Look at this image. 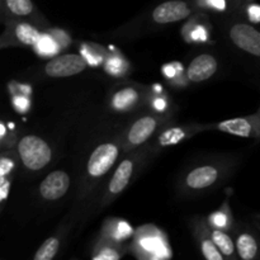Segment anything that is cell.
Returning a JSON list of instances; mask_svg holds the SVG:
<instances>
[{"label":"cell","instance_id":"6da1fadb","mask_svg":"<svg viewBox=\"0 0 260 260\" xmlns=\"http://www.w3.org/2000/svg\"><path fill=\"white\" fill-rule=\"evenodd\" d=\"M23 164L30 170L42 169L50 162L51 149L42 139L37 136H25L18 145Z\"/></svg>","mask_w":260,"mask_h":260},{"label":"cell","instance_id":"7a4b0ae2","mask_svg":"<svg viewBox=\"0 0 260 260\" xmlns=\"http://www.w3.org/2000/svg\"><path fill=\"white\" fill-rule=\"evenodd\" d=\"M86 68V60L84 56L63 55L52 58L46 65V73L52 78H66L76 75Z\"/></svg>","mask_w":260,"mask_h":260},{"label":"cell","instance_id":"3957f363","mask_svg":"<svg viewBox=\"0 0 260 260\" xmlns=\"http://www.w3.org/2000/svg\"><path fill=\"white\" fill-rule=\"evenodd\" d=\"M118 156V149L113 144H103L96 147L88 161V172L91 177L106 174Z\"/></svg>","mask_w":260,"mask_h":260},{"label":"cell","instance_id":"277c9868","mask_svg":"<svg viewBox=\"0 0 260 260\" xmlns=\"http://www.w3.org/2000/svg\"><path fill=\"white\" fill-rule=\"evenodd\" d=\"M231 40L238 47L260 57V32L249 24H236L231 28Z\"/></svg>","mask_w":260,"mask_h":260},{"label":"cell","instance_id":"5b68a950","mask_svg":"<svg viewBox=\"0 0 260 260\" xmlns=\"http://www.w3.org/2000/svg\"><path fill=\"white\" fill-rule=\"evenodd\" d=\"M189 14L190 8L187 3L182 0H170L157 5L152 13V18L160 24H167L185 19Z\"/></svg>","mask_w":260,"mask_h":260},{"label":"cell","instance_id":"8992f818","mask_svg":"<svg viewBox=\"0 0 260 260\" xmlns=\"http://www.w3.org/2000/svg\"><path fill=\"white\" fill-rule=\"evenodd\" d=\"M69 185H70L69 175L57 170V172H52L46 177V179L41 184L40 192L46 200H58L68 192Z\"/></svg>","mask_w":260,"mask_h":260},{"label":"cell","instance_id":"52a82bcc","mask_svg":"<svg viewBox=\"0 0 260 260\" xmlns=\"http://www.w3.org/2000/svg\"><path fill=\"white\" fill-rule=\"evenodd\" d=\"M217 62L211 55H201L190 62L188 68V78L192 81H203L216 73Z\"/></svg>","mask_w":260,"mask_h":260},{"label":"cell","instance_id":"ba28073f","mask_svg":"<svg viewBox=\"0 0 260 260\" xmlns=\"http://www.w3.org/2000/svg\"><path fill=\"white\" fill-rule=\"evenodd\" d=\"M217 179V170L213 167L197 168L189 173L187 178V183L193 189H202L210 187Z\"/></svg>","mask_w":260,"mask_h":260},{"label":"cell","instance_id":"9c48e42d","mask_svg":"<svg viewBox=\"0 0 260 260\" xmlns=\"http://www.w3.org/2000/svg\"><path fill=\"white\" fill-rule=\"evenodd\" d=\"M155 127H156V122L151 117H144V118L139 119L129 131V142H132L134 145H141L151 136Z\"/></svg>","mask_w":260,"mask_h":260},{"label":"cell","instance_id":"30bf717a","mask_svg":"<svg viewBox=\"0 0 260 260\" xmlns=\"http://www.w3.org/2000/svg\"><path fill=\"white\" fill-rule=\"evenodd\" d=\"M132 169H134V162L131 160H124L121 162L109 183V190L112 193H119L127 187L129 178H131Z\"/></svg>","mask_w":260,"mask_h":260},{"label":"cell","instance_id":"8fae6325","mask_svg":"<svg viewBox=\"0 0 260 260\" xmlns=\"http://www.w3.org/2000/svg\"><path fill=\"white\" fill-rule=\"evenodd\" d=\"M253 128L254 127L251 122L246 118L229 119V121H223L218 124V129H221V131L241 137L250 136L253 134Z\"/></svg>","mask_w":260,"mask_h":260},{"label":"cell","instance_id":"7c38bea8","mask_svg":"<svg viewBox=\"0 0 260 260\" xmlns=\"http://www.w3.org/2000/svg\"><path fill=\"white\" fill-rule=\"evenodd\" d=\"M238 251L244 260L254 259L258 253L256 240L249 234H244L238 239Z\"/></svg>","mask_w":260,"mask_h":260},{"label":"cell","instance_id":"4fadbf2b","mask_svg":"<svg viewBox=\"0 0 260 260\" xmlns=\"http://www.w3.org/2000/svg\"><path fill=\"white\" fill-rule=\"evenodd\" d=\"M15 35H17V38L20 42L28 46H36L38 41L41 40V37H42L35 27L27 24V23L18 24L17 28H15Z\"/></svg>","mask_w":260,"mask_h":260},{"label":"cell","instance_id":"5bb4252c","mask_svg":"<svg viewBox=\"0 0 260 260\" xmlns=\"http://www.w3.org/2000/svg\"><path fill=\"white\" fill-rule=\"evenodd\" d=\"M137 98V91L132 88H126L119 90L118 93L114 95L113 98V107L118 111H122V109H128L129 107L134 106L136 103Z\"/></svg>","mask_w":260,"mask_h":260},{"label":"cell","instance_id":"9a60e30c","mask_svg":"<svg viewBox=\"0 0 260 260\" xmlns=\"http://www.w3.org/2000/svg\"><path fill=\"white\" fill-rule=\"evenodd\" d=\"M37 51L43 56H53L57 53L60 45H58L57 41L55 40L53 36L45 35L41 37V40L38 41V43L36 45Z\"/></svg>","mask_w":260,"mask_h":260},{"label":"cell","instance_id":"2e32d148","mask_svg":"<svg viewBox=\"0 0 260 260\" xmlns=\"http://www.w3.org/2000/svg\"><path fill=\"white\" fill-rule=\"evenodd\" d=\"M58 240L57 239H48L43 243V245L38 249V251L36 253L35 259L36 260H51L53 256L56 255L58 250Z\"/></svg>","mask_w":260,"mask_h":260},{"label":"cell","instance_id":"e0dca14e","mask_svg":"<svg viewBox=\"0 0 260 260\" xmlns=\"http://www.w3.org/2000/svg\"><path fill=\"white\" fill-rule=\"evenodd\" d=\"M8 9L15 15H29L33 12V4L30 0H5Z\"/></svg>","mask_w":260,"mask_h":260},{"label":"cell","instance_id":"ac0fdd59","mask_svg":"<svg viewBox=\"0 0 260 260\" xmlns=\"http://www.w3.org/2000/svg\"><path fill=\"white\" fill-rule=\"evenodd\" d=\"M212 240L213 243L217 245V248L220 249L223 253V255H231L234 253V243L225 233L220 230H216L212 233Z\"/></svg>","mask_w":260,"mask_h":260},{"label":"cell","instance_id":"d6986e66","mask_svg":"<svg viewBox=\"0 0 260 260\" xmlns=\"http://www.w3.org/2000/svg\"><path fill=\"white\" fill-rule=\"evenodd\" d=\"M185 134L183 129L180 128H170L168 131H165L164 134L160 136V145L162 146H169V145H174L177 142H179L180 140L184 139Z\"/></svg>","mask_w":260,"mask_h":260},{"label":"cell","instance_id":"ffe728a7","mask_svg":"<svg viewBox=\"0 0 260 260\" xmlns=\"http://www.w3.org/2000/svg\"><path fill=\"white\" fill-rule=\"evenodd\" d=\"M216 244L211 240L203 241L202 244V251L203 255L206 256L208 260H221L222 259V254L217 250L216 248Z\"/></svg>","mask_w":260,"mask_h":260},{"label":"cell","instance_id":"44dd1931","mask_svg":"<svg viewBox=\"0 0 260 260\" xmlns=\"http://www.w3.org/2000/svg\"><path fill=\"white\" fill-rule=\"evenodd\" d=\"M106 69L108 73H111L112 75H121L124 71V62L122 58L119 57H112L109 58L108 62H107Z\"/></svg>","mask_w":260,"mask_h":260},{"label":"cell","instance_id":"7402d4cb","mask_svg":"<svg viewBox=\"0 0 260 260\" xmlns=\"http://www.w3.org/2000/svg\"><path fill=\"white\" fill-rule=\"evenodd\" d=\"M95 260H117L119 259V254L116 253L113 249H104L98 255L94 256Z\"/></svg>","mask_w":260,"mask_h":260},{"label":"cell","instance_id":"603a6c76","mask_svg":"<svg viewBox=\"0 0 260 260\" xmlns=\"http://www.w3.org/2000/svg\"><path fill=\"white\" fill-rule=\"evenodd\" d=\"M141 245L147 251H157L160 246V241L155 238H144L141 240Z\"/></svg>","mask_w":260,"mask_h":260},{"label":"cell","instance_id":"cb8c5ba5","mask_svg":"<svg viewBox=\"0 0 260 260\" xmlns=\"http://www.w3.org/2000/svg\"><path fill=\"white\" fill-rule=\"evenodd\" d=\"M13 103H14V107L17 108L18 112H27L28 108H29V101L23 95L15 96Z\"/></svg>","mask_w":260,"mask_h":260},{"label":"cell","instance_id":"d4e9b609","mask_svg":"<svg viewBox=\"0 0 260 260\" xmlns=\"http://www.w3.org/2000/svg\"><path fill=\"white\" fill-rule=\"evenodd\" d=\"M132 234V229L129 228V225L127 222H124V221H122V222L118 223V228H117V233H116V236L118 239H124L127 238V236H129Z\"/></svg>","mask_w":260,"mask_h":260},{"label":"cell","instance_id":"484cf974","mask_svg":"<svg viewBox=\"0 0 260 260\" xmlns=\"http://www.w3.org/2000/svg\"><path fill=\"white\" fill-rule=\"evenodd\" d=\"M248 15H249V19H250L251 22H255V23L260 22V5L258 4L249 5Z\"/></svg>","mask_w":260,"mask_h":260},{"label":"cell","instance_id":"4316f807","mask_svg":"<svg viewBox=\"0 0 260 260\" xmlns=\"http://www.w3.org/2000/svg\"><path fill=\"white\" fill-rule=\"evenodd\" d=\"M203 2L207 7L217 10H225L226 5H228V0H203Z\"/></svg>","mask_w":260,"mask_h":260},{"label":"cell","instance_id":"83f0119b","mask_svg":"<svg viewBox=\"0 0 260 260\" xmlns=\"http://www.w3.org/2000/svg\"><path fill=\"white\" fill-rule=\"evenodd\" d=\"M13 168V161H10L7 157H3L2 162H0V174H2V178H4L8 173L12 170Z\"/></svg>","mask_w":260,"mask_h":260},{"label":"cell","instance_id":"f1b7e54d","mask_svg":"<svg viewBox=\"0 0 260 260\" xmlns=\"http://www.w3.org/2000/svg\"><path fill=\"white\" fill-rule=\"evenodd\" d=\"M211 218H212V220H211L212 221V223H215L217 228H225L226 222H228V221H226L228 220V218H226V216L223 215V213H220V212L215 213V215H213Z\"/></svg>","mask_w":260,"mask_h":260},{"label":"cell","instance_id":"f546056e","mask_svg":"<svg viewBox=\"0 0 260 260\" xmlns=\"http://www.w3.org/2000/svg\"><path fill=\"white\" fill-rule=\"evenodd\" d=\"M53 35H55V36H53V37H56L55 40L57 41L58 45H60L61 47H66V46H68L69 43H70V40H69V37L63 32H58V30H56V32L53 33Z\"/></svg>","mask_w":260,"mask_h":260},{"label":"cell","instance_id":"4dcf8cb0","mask_svg":"<svg viewBox=\"0 0 260 260\" xmlns=\"http://www.w3.org/2000/svg\"><path fill=\"white\" fill-rule=\"evenodd\" d=\"M192 38L193 40H197V41L206 40V38H207V33H206L205 28L198 27L194 32H192Z\"/></svg>","mask_w":260,"mask_h":260},{"label":"cell","instance_id":"1f68e13d","mask_svg":"<svg viewBox=\"0 0 260 260\" xmlns=\"http://www.w3.org/2000/svg\"><path fill=\"white\" fill-rule=\"evenodd\" d=\"M164 74L168 76V78H174L175 68L173 65H167L164 68Z\"/></svg>","mask_w":260,"mask_h":260},{"label":"cell","instance_id":"d6a6232c","mask_svg":"<svg viewBox=\"0 0 260 260\" xmlns=\"http://www.w3.org/2000/svg\"><path fill=\"white\" fill-rule=\"evenodd\" d=\"M8 187H9V183L3 178V185H2V200H5L8 193Z\"/></svg>","mask_w":260,"mask_h":260},{"label":"cell","instance_id":"836d02e7","mask_svg":"<svg viewBox=\"0 0 260 260\" xmlns=\"http://www.w3.org/2000/svg\"><path fill=\"white\" fill-rule=\"evenodd\" d=\"M155 108H156L157 111H162V109L165 108V102L162 101V99H156V101H155Z\"/></svg>","mask_w":260,"mask_h":260},{"label":"cell","instance_id":"e575fe53","mask_svg":"<svg viewBox=\"0 0 260 260\" xmlns=\"http://www.w3.org/2000/svg\"><path fill=\"white\" fill-rule=\"evenodd\" d=\"M0 128H2V136H4V134H5V127L2 126V127H0Z\"/></svg>","mask_w":260,"mask_h":260}]
</instances>
